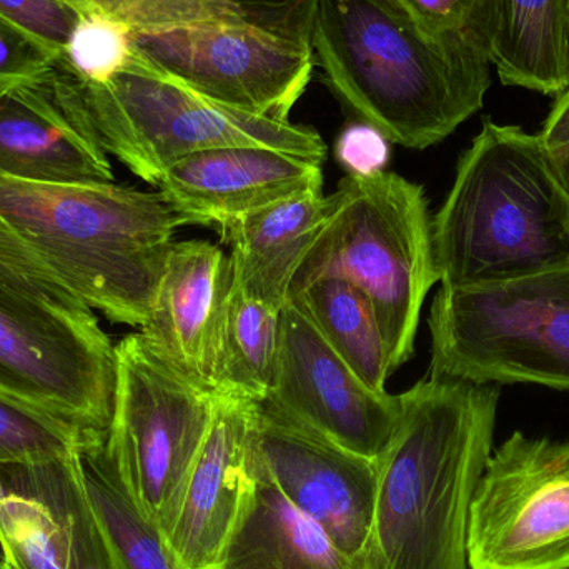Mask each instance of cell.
I'll return each mask as SVG.
<instances>
[{"mask_svg":"<svg viewBox=\"0 0 569 569\" xmlns=\"http://www.w3.org/2000/svg\"><path fill=\"white\" fill-rule=\"evenodd\" d=\"M300 305L321 337L371 388L387 391V345L370 298L341 277H318L298 284L290 297Z\"/></svg>","mask_w":569,"mask_h":569,"instance_id":"obj_24","label":"cell"},{"mask_svg":"<svg viewBox=\"0 0 569 569\" xmlns=\"http://www.w3.org/2000/svg\"><path fill=\"white\" fill-rule=\"evenodd\" d=\"M253 475L249 503L212 569H371L367 560L335 547L321 528L277 490L256 458Z\"/></svg>","mask_w":569,"mask_h":569,"instance_id":"obj_20","label":"cell"},{"mask_svg":"<svg viewBox=\"0 0 569 569\" xmlns=\"http://www.w3.org/2000/svg\"><path fill=\"white\" fill-rule=\"evenodd\" d=\"M340 193H308L252 213L222 233L237 288L282 310L295 277L333 220Z\"/></svg>","mask_w":569,"mask_h":569,"instance_id":"obj_19","label":"cell"},{"mask_svg":"<svg viewBox=\"0 0 569 569\" xmlns=\"http://www.w3.org/2000/svg\"><path fill=\"white\" fill-rule=\"evenodd\" d=\"M76 451L0 465V537L7 568L117 569L80 481Z\"/></svg>","mask_w":569,"mask_h":569,"instance_id":"obj_14","label":"cell"},{"mask_svg":"<svg viewBox=\"0 0 569 569\" xmlns=\"http://www.w3.org/2000/svg\"><path fill=\"white\" fill-rule=\"evenodd\" d=\"M0 284L82 320L96 315L20 239L0 213Z\"/></svg>","mask_w":569,"mask_h":569,"instance_id":"obj_29","label":"cell"},{"mask_svg":"<svg viewBox=\"0 0 569 569\" xmlns=\"http://www.w3.org/2000/svg\"><path fill=\"white\" fill-rule=\"evenodd\" d=\"M438 39L490 60L498 0H391Z\"/></svg>","mask_w":569,"mask_h":569,"instance_id":"obj_28","label":"cell"},{"mask_svg":"<svg viewBox=\"0 0 569 569\" xmlns=\"http://www.w3.org/2000/svg\"><path fill=\"white\" fill-rule=\"evenodd\" d=\"M0 17L16 23L62 59L79 20L63 0H0Z\"/></svg>","mask_w":569,"mask_h":569,"instance_id":"obj_30","label":"cell"},{"mask_svg":"<svg viewBox=\"0 0 569 569\" xmlns=\"http://www.w3.org/2000/svg\"><path fill=\"white\" fill-rule=\"evenodd\" d=\"M253 458L277 490L350 557L370 563L380 460H370L260 403Z\"/></svg>","mask_w":569,"mask_h":569,"instance_id":"obj_13","label":"cell"},{"mask_svg":"<svg viewBox=\"0 0 569 569\" xmlns=\"http://www.w3.org/2000/svg\"><path fill=\"white\" fill-rule=\"evenodd\" d=\"M133 52L157 72L230 109L288 120L313 76L310 43L236 23L132 33Z\"/></svg>","mask_w":569,"mask_h":569,"instance_id":"obj_11","label":"cell"},{"mask_svg":"<svg viewBox=\"0 0 569 569\" xmlns=\"http://www.w3.org/2000/svg\"><path fill=\"white\" fill-rule=\"evenodd\" d=\"M540 137L548 150L560 149L569 143V89L555 99Z\"/></svg>","mask_w":569,"mask_h":569,"instance_id":"obj_33","label":"cell"},{"mask_svg":"<svg viewBox=\"0 0 569 569\" xmlns=\"http://www.w3.org/2000/svg\"><path fill=\"white\" fill-rule=\"evenodd\" d=\"M551 163L555 172L563 186L565 192L569 197V143L560 149L550 150Z\"/></svg>","mask_w":569,"mask_h":569,"instance_id":"obj_34","label":"cell"},{"mask_svg":"<svg viewBox=\"0 0 569 569\" xmlns=\"http://www.w3.org/2000/svg\"><path fill=\"white\" fill-rule=\"evenodd\" d=\"M490 63L505 86L555 99L567 92L568 0H498Z\"/></svg>","mask_w":569,"mask_h":569,"instance_id":"obj_21","label":"cell"},{"mask_svg":"<svg viewBox=\"0 0 569 569\" xmlns=\"http://www.w3.org/2000/svg\"><path fill=\"white\" fill-rule=\"evenodd\" d=\"M260 403L217 395L206 443L166 540L179 569H212L252 495V438Z\"/></svg>","mask_w":569,"mask_h":569,"instance_id":"obj_17","label":"cell"},{"mask_svg":"<svg viewBox=\"0 0 569 569\" xmlns=\"http://www.w3.org/2000/svg\"><path fill=\"white\" fill-rule=\"evenodd\" d=\"M340 207L295 277H341L365 291L387 345L390 371L415 353L425 298L440 282L423 187L395 172H351ZM291 293V291H290Z\"/></svg>","mask_w":569,"mask_h":569,"instance_id":"obj_5","label":"cell"},{"mask_svg":"<svg viewBox=\"0 0 569 569\" xmlns=\"http://www.w3.org/2000/svg\"><path fill=\"white\" fill-rule=\"evenodd\" d=\"M428 323L431 378L569 391V269L441 287Z\"/></svg>","mask_w":569,"mask_h":569,"instance_id":"obj_7","label":"cell"},{"mask_svg":"<svg viewBox=\"0 0 569 569\" xmlns=\"http://www.w3.org/2000/svg\"><path fill=\"white\" fill-rule=\"evenodd\" d=\"M310 46L343 109L407 149L443 142L491 87L490 60L431 36L391 0H315Z\"/></svg>","mask_w":569,"mask_h":569,"instance_id":"obj_1","label":"cell"},{"mask_svg":"<svg viewBox=\"0 0 569 569\" xmlns=\"http://www.w3.org/2000/svg\"><path fill=\"white\" fill-rule=\"evenodd\" d=\"M500 391L430 378L407 391L380 458L371 569H470L468 523L493 450Z\"/></svg>","mask_w":569,"mask_h":569,"instance_id":"obj_2","label":"cell"},{"mask_svg":"<svg viewBox=\"0 0 569 569\" xmlns=\"http://www.w3.org/2000/svg\"><path fill=\"white\" fill-rule=\"evenodd\" d=\"M470 569L569 565V441L517 431L488 458L468 523Z\"/></svg>","mask_w":569,"mask_h":569,"instance_id":"obj_10","label":"cell"},{"mask_svg":"<svg viewBox=\"0 0 569 569\" xmlns=\"http://www.w3.org/2000/svg\"><path fill=\"white\" fill-rule=\"evenodd\" d=\"M568 7H569V0H568Z\"/></svg>","mask_w":569,"mask_h":569,"instance_id":"obj_37","label":"cell"},{"mask_svg":"<svg viewBox=\"0 0 569 569\" xmlns=\"http://www.w3.org/2000/svg\"><path fill=\"white\" fill-rule=\"evenodd\" d=\"M280 311L232 283L223 310L213 370V393L263 403L279 348Z\"/></svg>","mask_w":569,"mask_h":569,"instance_id":"obj_25","label":"cell"},{"mask_svg":"<svg viewBox=\"0 0 569 569\" xmlns=\"http://www.w3.org/2000/svg\"><path fill=\"white\" fill-rule=\"evenodd\" d=\"M230 259L207 240L173 242L140 335L153 353L200 387L213 391L217 347Z\"/></svg>","mask_w":569,"mask_h":569,"instance_id":"obj_18","label":"cell"},{"mask_svg":"<svg viewBox=\"0 0 569 569\" xmlns=\"http://www.w3.org/2000/svg\"><path fill=\"white\" fill-rule=\"evenodd\" d=\"M59 59L36 37L0 17V83L39 79L49 73Z\"/></svg>","mask_w":569,"mask_h":569,"instance_id":"obj_31","label":"cell"},{"mask_svg":"<svg viewBox=\"0 0 569 569\" xmlns=\"http://www.w3.org/2000/svg\"><path fill=\"white\" fill-rule=\"evenodd\" d=\"M57 66L69 80L107 156L159 187L186 157L223 147H269L308 159H327L317 130L290 120L263 119L213 102L157 72L133 52L129 66L106 83H92Z\"/></svg>","mask_w":569,"mask_h":569,"instance_id":"obj_6","label":"cell"},{"mask_svg":"<svg viewBox=\"0 0 569 569\" xmlns=\"http://www.w3.org/2000/svg\"><path fill=\"white\" fill-rule=\"evenodd\" d=\"M7 569H9V568H7Z\"/></svg>","mask_w":569,"mask_h":569,"instance_id":"obj_38","label":"cell"},{"mask_svg":"<svg viewBox=\"0 0 569 569\" xmlns=\"http://www.w3.org/2000/svg\"><path fill=\"white\" fill-rule=\"evenodd\" d=\"M7 567H9V558H7L6 545L0 537V569H7Z\"/></svg>","mask_w":569,"mask_h":569,"instance_id":"obj_35","label":"cell"},{"mask_svg":"<svg viewBox=\"0 0 569 569\" xmlns=\"http://www.w3.org/2000/svg\"><path fill=\"white\" fill-rule=\"evenodd\" d=\"M0 213L90 310L137 328L149 317L182 227L160 192L113 182L49 186L0 177Z\"/></svg>","mask_w":569,"mask_h":569,"instance_id":"obj_4","label":"cell"},{"mask_svg":"<svg viewBox=\"0 0 569 569\" xmlns=\"http://www.w3.org/2000/svg\"><path fill=\"white\" fill-rule=\"evenodd\" d=\"M90 438L46 411L0 393V465L69 457Z\"/></svg>","mask_w":569,"mask_h":569,"instance_id":"obj_26","label":"cell"},{"mask_svg":"<svg viewBox=\"0 0 569 569\" xmlns=\"http://www.w3.org/2000/svg\"><path fill=\"white\" fill-rule=\"evenodd\" d=\"M117 360L97 318L82 320L0 284V393L103 438Z\"/></svg>","mask_w":569,"mask_h":569,"instance_id":"obj_9","label":"cell"},{"mask_svg":"<svg viewBox=\"0 0 569 569\" xmlns=\"http://www.w3.org/2000/svg\"><path fill=\"white\" fill-rule=\"evenodd\" d=\"M388 140L373 127L355 122L341 132L337 156L351 167V172L367 173L380 170L388 157Z\"/></svg>","mask_w":569,"mask_h":569,"instance_id":"obj_32","label":"cell"},{"mask_svg":"<svg viewBox=\"0 0 569 569\" xmlns=\"http://www.w3.org/2000/svg\"><path fill=\"white\" fill-rule=\"evenodd\" d=\"M323 162L269 147H223L193 153L170 167L160 196L182 226L233 223L284 200L323 192Z\"/></svg>","mask_w":569,"mask_h":569,"instance_id":"obj_16","label":"cell"},{"mask_svg":"<svg viewBox=\"0 0 569 569\" xmlns=\"http://www.w3.org/2000/svg\"><path fill=\"white\" fill-rule=\"evenodd\" d=\"M107 451L140 513L169 535L217 410V395L153 353L142 335L116 347Z\"/></svg>","mask_w":569,"mask_h":569,"instance_id":"obj_8","label":"cell"},{"mask_svg":"<svg viewBox=\"0 0 569 569\" xmlns=\"http://www.w3.org/2000/svg\"><path fill=\"white\" fill-rule=\"evenodd\" d=\"M441 287L569 269V197L540 133L483 120L433 217Z\"/></svg>","mask_w":569,"mask_h":569,"instance_id":"obj_3","label":"cell"},{"mask_svg":"<svg viewBox=\"0 0 569 569\" xmlns=\"http://www.w3.org/2000/svg\"><path fill=\"white\" fill-rule=\"evenodd\" d=\"M262 405L345 450L380 460L403 417L407 391L371 390L288 298L280 311L272 385Z\"/></svg>","mask_w":569,"mask_h":569,"instance_id":"obj_12","label":"cell"},{"mask_svg":"<svg viewBox=\"0 0 569 569\" xmlns=\"http://www.w3.org/2000/svg\"><path fill=\"white\" fill-rule=\"evenodd\" d=\"M79 16L100 13L126 23L132 32L236 23L310 43L315 0H63Z\"/></svg>","mask_w":569,"mask_h":569,"instance_id":"obj_22","label":"cell"},{"mask_svg":"<svg viewBox=\"0 0 569 569\" xmlns=\"http://www.w3.org/2000/svg\"><path fill=\"white\" fill-rule=\"evenodd\" d=\"M132 30L126 23L100 16H79L66 53L59 59L72 76L92 83L109 82L133 57Z\"/></svg>","mask_w":569,"mask_h":569,"instance_id":"obj_27","label":"cell"},{"mask_svg":"<svg viewBox=\"0 0 569 569\" xmlns=\"http://www.w3.org/2000/svg\"><path fill=\"white\" fill-rule=\"evenodd\" d=\"M106 438H90L76 451L87 500L117 569H179L162 531L150 523L120 480Z\"/></svg>","mask_w":569,"mask_h":569,"instance_id":"obj_23","label":"cell"},{"mask_svg":"<svg viewBox=\"0 0 569 569\" xmlns=\"http://www.w3.org/2000/svg\"><path fill=\"white\" fill-rule=\"evenodd\" d=\"M561 569H569V565H568V567H565V568H561Z\"/></svg>","mask_w":569,"mask_h":569,"instance_id":"obj_36","label":"cell"},{"mask_svg":"<svg viewBox=\"0 0 569 569\" xmlns=\"http://www.w3.org/2000/svg\"><path fill=\"white\" fill-rule=\"evenodd\" d=\"M0 177L49 186L113 182L109 157L57 62L39 79L0 83Z\"/></svg>","mask_w":569,"mask_h":569,"instance_id":"obj_15","label":"cell"}]
</instances>
